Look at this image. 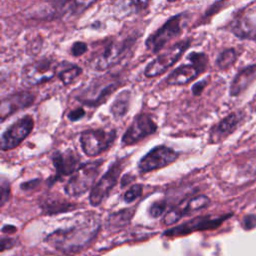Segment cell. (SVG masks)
Wrapping results in <instances>:
<instances>
[{"label":"cell","instance_id":"32","mask_svg":"<svg viewBox=\"0 0 256 256\" xmlns=\"http://www.w3.org/2000/svg\"><path fill=\"white\" fill-rule=\"evenodd\" d=\"M207 84H208V79H203V80L198 81L197 83H195L192 87L193 95H195V96L200 95L203 92V90H204V88L206 87Z\"/></svg>","mask_w":256,"mask_h":256},{"label":"cell","instance_id":"18","mask_svg":"<svg viewBox=\"0 0 256 256\" xmlns=\"http://www.w3.org/2000/svg\"><path fill=\"white\" fill-rule=\"evenodd\" d=\"M52 161L56 169L57 178L73 174L81 165L79 164V157L71 150L54 153Z\"/></svg>","mask_w":256,"mask_h":256},{"label":"cell","instance_id":"33","mask_svg":"<svg viewBox=\"0 0 256 256\" xmlns=\"http://www.w3.org/2000/svg\"><path fill=\"white\" fill-rule=\"evenodd\" d=\"M84 115H85V111L82 108H77V109H74L69 112L68 118L71 121H77V120L81 119Z\"/></svg>","mask_w":256,"mask_h":256},{"label":"cell","instance_id":"27","mask_svg":"<svg viewBox=\"0 0 256 256\" xmlns=\"http://www.w3.org/2000/svg\"><path fill=\"white\" fill-rule=\"evenodd\" d=\"M143 192V186L141 184H135L132 185L123 195V200L126 203H131L135 201L137 198H139L142 195Z\"/></svg>","mask_w":256,"mask_h":256},{"label":"cell","instance_id":"14","mask_svg":"<svg viewBox=\"0 0 256 256\" xmlns=\"http://www.w3.org/2000/svg\"><path fill=\"white\" fill-rule=\"evenodd\" d=\"M157 130V125L150 114L140 113L138 114L131 125L127 128L122 137V143L124 145H133L149 135L153 134Z\"/></svg>","mask_w":256,"mask_h":256},{"label":"cell","instance_id":"11","mask_svg":"<svg viewBox=\"0 0 256 256\" xmlns=\"http://www.w3.org/2000/svg\"><path fill=\"white\" fill-rule=\"evenodd\" d=\"M178 157V152H176L172 148L165 145H159L154 147L146 155H144V157L141 158L138 165V170L140 173L155 171L157 169L170 165Z\"/></svg>","mask_w":256,"mask_h":256},{"label":"cell","instance_id":"22","mask_svg":"<svg viewBox=\"0 0 256 256\" xmlns=\"http://www.w3.org/2000/svg\"><path fill=\"white\" fill-rule=\"evenodd\" d=\"M210 203V199L205 196V195H197L194 197H187L185 199H183L179 204H177L175 207H173L177 213L180 215V217L182 218L183 216L194 212V211H198L201 209H204L205 207H207Z\"/></svg>","mask_w":256,"mask_h":256},{"label":"cell","instance_id":"3","mask_svg":"<svg viewBox=\"0 0 256 256\" xmlns=\"http://www.w3.org/2000/svg\"><path fill=\"white\" fill-rule=\"evenodd\" d=\"M189 64L174 69L166 79L168 85H186L202 74L208 66V57L202 52H191L187 56Z\"/></svg>","mask_w":256,"mask_h":256},{"label":"cell","instance_id":"4","mask_svg":"<svg viewBox=\"0 0 256 256\" xmlns=\"http://www.w3.org/2000/svg\"><path fill=\"white\" fill-rule=\"evenodd\" d=\"M102 162V160H99L81 164L65 185L66 194L79 196L90 189L99 174Z\"/></svg>","mask_w":256,"mask_h":256},{"label":"cell","instance_id":"1","mask_svg":"<svg viewBox=\"0 0 256 256\" xmlns=\"http://www.w3.org/2000/svg\"><path fill=\"white\" fill-rule=\"evenodd\" d=\"M99 227L97 219H86L68 228L52 232L46 237V242L63 253H77L94 241Z\"/></svg>","mask_w":256,"mask_h":256},{"label":"cell","instance_id":"24","mask_svg":"<svg viewBox=\"0 0 256 256\" xmlns=\"http://www.w3.org/2000/svg\"><path fill=\"white\" fill-rule=\"evenodd\" d=\"M133 216V209H123L111 214L107 219V227L110 230L117 231L126 226Z\"/></svg>","mask_w":256,"mask_h":256},{"label":"cell","instance_id":"28","mask_svg":"<svg viewBox=\"0 0 256 256\" xmlns=\"http://www.w3.org/2000/svg\"><path fill=\"white\" fill-rule=\"evenodd\" d=\"M166 207H167V202L165 200L154 201L148 209L149 215L154 218H157L163 214V212L166 210Z\"/></svg>","mask_w":256,"mask_h":256},{"label":"cell","instance_id":"12","mask_svg":"<svg viewBox=\"0 0 256 256\" xmlns=\"http://www.w3.org/2000/svg\"><path fill=\"white\" fill-rule=\"evenodd\" d=\"M34 119L31 115L21 117L11 124L1 136V149L3 151L11 150L17 147L32 131Z\"/></svg>","mask_w":256,"mask_h":256},{"label":"cell","instance_id":"8","mask_svg":"<svg viewBox=\"0 0 256 256\" xmlns=\"http://www.w3.org/2000/svg\"><path fill=\"white\" fill-rule=\"evenodd\" d=\"M228 28L240 39L256 40V3L236 11L228 23Z\"/></svg>","mask_w":256,"mask_h":256},{"label":"cell","instance_id":"19","mask_svg":"<svg viewBox=\"0 0 256 256\" xmlns=\"http://www.w3.org/2000/svg\"><path fill=\"white\" fill-rule=\"evenodd\" d=\"M243 115L238 112H233L218 122L210 131L209 141L210 143H217L225 139L231 134L238 124L241 122Z\"/></svg>","mask_w":256,"mask_h":256},{"label":"cell","instance_id":"30","mask_svg":"<svg viewBox=\"0 0 256 256\" xmlns=\"http://www.w3.org/2000/svg\"><path fill=\"white\" fill-rule=\"evenodd\" d=\"M9 195H10V185L5 179H2L1 180V192H0V196H1L0 202H1L2 206L9 199Z\"/></svg>","mask_w":256,"mask_h":256},{"label":"cell","instance_id":"26","mask_svg":"<svg viewBox=\"0 0 256 256\" xmlns=\"http://www.w3.org/2000/svg\"><path fill=\"white\" fill-rule=\"evenodd\" d=\"M82 69L75 64L67 63L65 64L64 69L59 71L57 74L59 80L62 82L63 85H69L71 84L79 75H81Z\"/></svg>","mask_w":256,"mask_h":256},{"label":"cell","instance_id":"13","mask_svg":"<svg viewBox=\"0 0 256 256\" xmlns=\"http://www.w3.org/2000/svg\"><path fill=\"white\" fill-rule=\"evenodd\" d=\"M230 215H221V216H198L195 217L181 225H178L164 233V235L169 237L174 236H181L186 235L191 232L201 231V230H208V229H215L220 226Z\"/></svg>","mask_w":256,"mask_h":256},{"label":"cell","instance_id":"2","mask_svg":"<svg viewBox=\"0 0 256 256\" xmlns=\"http://www.w3.org/2000/svg\"><path fill=\"white\" fill-rule=\"evenodd\" d=\"M134 38L106 40L100 50L93 54L88 64L96 71H105L118 64L125 56L128 49L133 45Z\"/></svg>","mask_w":256,"mask_h":256},{"label":"cell","instance_id":"15","mask_svg":"<svg viewBox=\"0 0 256 256\" xmlns=\"http://www.w3.org/2000/svg\"><path fill=\"white\" fill-rule=\"evenodd\" d=\"M118 79H105L104 83H101L98 79L91 84V86L86 89L81 95L77 96L78 101L85 105L96 107L107 100L111 93L118 87Z\"/></svg>","mask_w":256,"mask_h":256},{"label":"cell","instance_id":"23","mask_svg":"<svg viewBox=\"0 0 256 256\" xmlns=\"http://www.w3.org/2000/svg\"><path fill=\"white\" fill-rule=\"evenodd\" d=\"M130 99L131 93L129 90H123L117 95L110 108V111L114 117L119 118L125 116L130 106Z\"/></svg>","mask_w":256,"mask_h":256},{"label":"cell","instance_id":"29","mask_svg":"<svg viewBox=\"0 0 256 256\" xmlns=\"http://www.w3.org/2000/svg\"><path fill=\"white\" fill-rule=\"evenodd\" d=\"M88 50V46L83 41H75L71 46V54L74 57H79L85 54Z\"/></svg>","mask_w":256,"mask_h":256},{"label":"cell","instance_id":"16","mask_svg":"<svg viewBox=\"0 0 256 256\" xmlns=\"http://www.w3.org/2000/svg\"><path fill=\"white\" fill-rule=\"evenodd\" d=\"M35 101V95L29 91H18L2 99L0 105V117L4 121L13 113L31 106Z\"/></svg>","mask_w":256,"mask_h":256},{"label":"cell","instance_id":"17","mask_svg":"<svg viewBox=\"0 0 256 256\" xmlns=\"http://www.w3.org/2000/svg\"><path fill=\"white\" fill-rule=\"evenodd\" d=\"M97 0H52L50 2L51 14L54 17L77 16L82 14Z\"/></svg>","mask_w":256,"mask_h":256},{"label":"cell","instance_id":"31","mask_svg":"<svg viewBox=\"0 0 256 256\" xmlns=\"http://www.w3.org/2000/svg\"><path fill=\"white\" fill-rule=\"evenodd\" d=\"M242 225L246 230L253 229L256 226V215H247L246 217H244Z\"/></svg>","mask_w":256,"mask_h":256},{"label":"cell","instance_id":"5","mask_svg":"<svg viewBox=\"0 0 256 256\" xmlns=\"http://www.w3.org/2000/svg\"><path fill=\"white\" fill-rule=\"evenodd\" d=\"M60 64L53 59H41L30 62L22 68L21 79L26 86L40 85L50 81L57 73Z\"/></svg>","mask_w":256,"mask_h":256},{"label":"cell","instance_id":"34","mask_svg":"<svg viewBox=\"0 0 256 256\" xmlns=\"http://www.w3.org/2000/svg\"><path fill=\"white\" fill-rule=\"evenodd\" d=\"M168 2H176V1H179V0H167Z\"/></svg>","mask_w":256,"mask_h":256},{"label":"cell","instance_id":"21","mask_svg":"<svg viewBox=\"0 0 256 256\" xmlns=\"http://www.w3.org/2000/svg\"><path fill=\"white\" fill-rule=\"evenodd\" d=\"M150 2L151 0H112V7L117 17L125 18L144 11Z\"/></svg>","mask_w":256,"mask_h":256},{"label":"cell","instance_id":"7","mask_svg":"<svg viewBox=\"0 0 256 256\" xmlns=\"http://www.w3.org/2000/svg\"><path fill=\"white\" fill-rule=\"evenodd\" d=\"M190 44L191 39H185L172 45L169 49L161 53L147 64L144 70V75L148 78H153L165 73L168 68H170L180 59L183 53L189 48Z\"/></svg>","mask_w":256,"mask_h":256},{"label":"cell","instance_id":"6","mask_svg":"<svg viewBox=\"0 0 256 256\" xmlns=\"http://www.w3.org/2000/svg\"><path fill=\"white\" fill-rule=\"evenodd\" d=\"M183 15L184 13L173 15L154 33L150 34L145 41L147 50H150L153 53H158L168 42L178 37L182 31Z\"/></svg>","mask_w":256,"mask_h":256},{"label":"cell","instance_id":"9","mask_svg":"<svg viewBox=\"0 0 256 256\" xmlns=\"http://www.w3.org/2000/svg\"><path fill=\"white\" fill-rule=\"evenodd\" d=\"M116 131L105 129H88L81 133L80 143L83 152L89 157H95L106 151L114 142Z\"/></svg>","mask_w":256,"mask_h":256},{"label":"cell","instance_id":"25","mask_svg":"<svg viewBox=\"0 0 256 256\" xmlns=\"http://www.w3.org/2000/svg\"><path fill=\"white\" fill-rule=\"evenodd\" d=\"M238 57L237 51L234 48L224 49L216 58L215 64L220 70H227L234 65Z\"/></svg>","mask_w":256,"mask_h":256},{"label":"cell","instance_id":"20","mask_svg":"<svg viewBox=\"0 0 256 256\" xmlns=\"http://www.w3.org/2000/svg\"><path fill=\"white\" fill-rule=\"evenodd\" d=\"M256 79V63L245 66L234 76L230 85V95L239 96Z\"/></svg>","mask_w":256,"mask_h":256},{"label":"cell","instance_id":"10","mask_svg":"<svg viewBox=\"0 0 256 256\" xmlns=\"http://www.w3.org/2000/svg\"><path fill=\"white\" fill-rule=\"evenodd\" d=\"M123 159L116 160L106 171V173L99 179L91 189L89 201L93 206H98L109 195L111 190L117 184L120 173L123 169Z\"/></svg>","mask_w":256,"mask_h":256}]
</instances>
